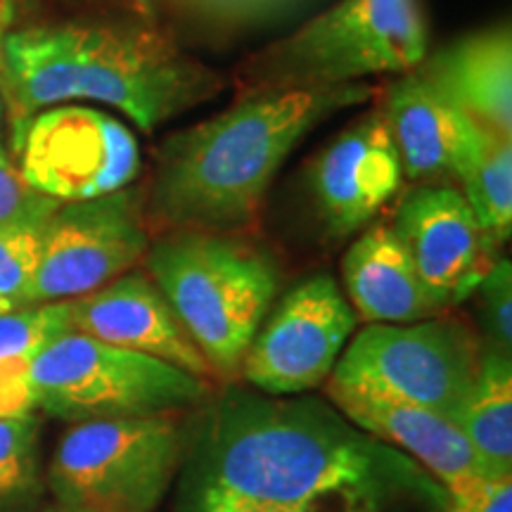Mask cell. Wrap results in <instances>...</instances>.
Returning a JSON list of instances; mask_svg holds the SVG:
<instances>
[{"label": "cell", "instance_id": "obj_23", "mask_svg": "<svg viewBox=\"0 0 512 512\" xmlns=\"http://www.w3.org/2000/svg\"><path fill=\"white\" fill-rule=\"evenodd\" d=\"M38 233L41 230L0 226V313L31 306Z\"/></svg>", "mask_w": 512, "mask_h": 512}, {"label": "cell", "instance_id": "obj_11", "mask_svg": "<svg viewBox=\"0 0 512 512\" xmlns=\"http://www.w3.org/2000/svg\"><path fill=\"white\" fill-rule=\"evenodd\" d=\"M356 328V313L328 273L306 278L256 330L240 373L268 396L311 392L335 370Z\"/></svg>", "mask_w": 512, "mask_h": 512}, {"label": "cell", "instance_id": "obj_28", "mask_svg": "<svg viewBox=\"0 0 512 512\" xmlns=\"http://www.w3.org/2000/svg\"><path fill=\"white\" fill-rule=\"evenodd\" d=\"M5 117H8V107H5L3 93H0V159H3V162H10L8 143H5Z\"/></svg>", "mask_w": 512, "mask_h": 512}, {"label": "cell", "instance_id": "obj_16", "mask_svg": "<svg viewBox=\"0 0 512 512\" xmlns=\"http://www.w3.org/2000/svg\"><path fill=\"white\" fill-rule=\"evenodd\" d=\"M380 110L399 150L403 178L453 185L472 119L437 91L418 69L389 83Z\"/></svg>", "mask_w": 512, "mask_h": 512}, {"label": "cell", "instance_id": "obj_5", "mask_svg": "<svg viewBox=\"0 0 512 512\" xmlns=\"http://www.w3.org/2000/svg\"><path fill=\"white\" fill-rule=\"evenodd\" d=\"M427 55L420 0H339L249 67L252 91L325 88L366 76L406 74Z\"/></svg>", "mask_w": 512, "mask_h": 512}, {"label": "cell", "instance_id": "obj_7", "mask_svg": "<svg viewBox=\"0 0 512 512\" xmlns=\"http://www.w3.org/2000/svg\"><path fill=\"white\" fill-rule=\"evenodd\" d=\"M176 415L74 422L57 441L46 484L57 505L81 512H152L183 458Z\"/></svg>", "mask_w": 512, "mask_h": 512}, {"label": "cell", "instance_id": "obj_20", "mask_svg": "<svg viewBox=\"0 0 512 512\" xmlns=\"http://www.w3.org/2000/svg\"><path fill=\"white\" fill-rule=\"evenodd\" d=\"M458 190L496 247L512 233V138L472 119L456 166Z\"/></svg>", "mask_w": 512, "mask_h": 512}, {"label": "cell", "instance_id": "obj_1", "mask_svg": "<svg viewBox=\"0 0 512 512\" xmlns=\"http://www.w3.org/2000/svg\"><path fill=\"white\" fill-rule=\"evenodd\" d=\"M418 475L413 460L325 401L233 389L211 411L197 453V508L382 512Z\"/></svg>", "mask_w": 512, "mask_h": 512}, {"label": "cell", "instance_id": "obj_4", "mask_svg": "<svg viewBox=\"0 0 512 512\" xmlns=\"http://www.w3.org/2000/svg\"><path fill=\"white\" fill-rule=\"evenodd\" d=\"M145 266L214 377L238 375L278 294L273 256L235 233L176 230L147 247Z\"/></svg>", "mask_w": 512, "mask_h": 512}, {"label": "cell", "instance_id": "obj_18", "mask_svg": "<svg viewBox=\"0 0 512 512\" xmlns=\"http://www.w3.org/2000/svg\"><path fill=\"white\" fill-rule=\"evenodd\" d=\"M344 297L366 323H415L439 316L411 254L392 226H373L342 259Z\"/></svg>", "mask_w": 512, "mask_h": 512}, {"label": "cell", "instance_id": "obj_29", "mask_svg": "<svg viewBox=\"0 0 512 512\" xmlns=\"http://www.w3.org/2000/svg\"><path fill=\"white\" fill-rule=\"evenodd\" d=\"M12 15H15V3L12 0H0V38L8 34Z\"/></svg>", "mask_w": 512, "mask_h": 512}, {"label": "cell", "instance_id": "obj_19", "mask_svg": "<svg viewBox=\"0 0 512 512\" xmlns=\"http://www.w3.org/2000/svg\"><path fill=\"white\" fill-rule=\"evenodd\" d=\"M456 430L486 477H512V361L494 347L482 349L479 368L456 418Z\"/></svg>", "mask_w": 512, "mask_h": 512}, {"label": "cell", "instance_id": "obj_21", "mask_svg": "<svg viewBox=\"0 0 512 512\" xmlns=\"http://www.w3.org/2000/svg\"><path fill=\"white\" fill-rule=\"evenodd\" d=\"M41 420L34 413L0 420V512H19L41 496Z\"/></svg>", "mask_w": 512, "mask_h": 512}, {"label": "cell", "instance_id": "obj_3", "mask_svg": "<svg viewBox=\"0 0 512 512\" xmlns=\"http://www.w3.org/2000/svg\"><path fill=\"white\" fill-rule=\"evenodd\" d=\"M366 81L245 93L233 107L164 140L150 207L178 230L233 233L264 202L280 166L313 128L373 98Z\"/></svg>", "mask_w": 512, "mask_h": 512}, {"label": "cell", "instance_id": "obj_15", "mask_svg": "<svg viewBox=\"0 0 512 512\" xmlns=\"http://www.w3.org/2000/svg\"><path fill=\"white\" fill-rule=\"evenodd\" d=\"M328 392L332 406L358 430L370 437L392 444L399 451L430 470L441 484H451L460 477L477 475L482 465L467 444L463 434L453 422L441 415L415 406L396 396H389L377 389L361 384L337 382L328 377Z\"/></svg>", "mask_w": 512, "mask_h": 512}, {"label": "cell", "instance_id": "obj_30", "mask_svg": "<svg viewBox=\"0 0 512 512\" xmlns=\"http://www.w3.org/2000/svg\"><path fill=\"white\" fill-rule=\"evenodd\" d=\"M207 512H292V510H275V508H254V505H228V508H214Z\"/></svg>", "mask_w": 512, "mask_h": 512}, {"label": "cell", "instance_id": "obj_9", "mask_svg": "<svg viewBox=\"0 0 512 512\" xmlns=\"http://www.w3.org/2000/svg\"><path fill=\"white\" fill-rule=\"evenodd\" d=\"M17 171L50 200L86 202L136 181L140 147L133 131L95 105H55L15 133Z\"/></svg>", "mask_w": 512, "mask_h": 512}, {"label": "cell", "instance_id": "obj_10", "mask_svg": "<svg viewBox=\"0 0 512 512\" xmlns=\"http://www.w3.org/2000/svg\"><path fill=\"white\" fill-rule=\"evenodd\" d=\"M147 247L138 190L60 204L38 233L31 304L69 302L98 290L145 259Z\"/></svg>", "mask_w": 512, "mask_h": 512}, {"label": "cell", "instance_id": "obj_14", "mask_svg": "<svg viewBox=\"0 0 512 512\" xmlns=\"http://www.w3.org/2000/svg\"><path fill=\"white\" fill-rule=\"evenodd\" d=\"M74 332L114 347L155 356L185 373L211 380L214 370L150 275L128 271L72 299Z\"/></svg>", "mask_w": 512, "mask_h": 512}, {"label": "cell", "instance_id": "obj_22", "mask_svg": "<svg viewBox=\"0 0 512 512\" xmlns=\"http://www.w3.org/2000/svg\"><path fill=\"white\" fill-rule=\"evenodd\" d=\"M74 332L72 299L69 302L31 304L0 313V361H31L55 339Z\"/></svg>", "mask_w": 512, "mask_h": 512}, {"label": "cell", "instance_id": "obj_12", "mask_svg": "<svg viewBox=\"0 0 512 512\" xmlns=\"http://www.w3.org/2000/svg\"><path fill=\"white\" fill-rule=\"evenodd\" d=\"M392 228L439 311L472 297L498 261V247L456 185H420L399 204Z\"/></svg>", "mask_w": 512, "mask_h": 512}, {"label": "cell", "instance_id": "obj_17", "mask_svg": "<svg viewBox=\"0 0 512 512\" xmlns=\"http://www.w3.org/2000/svg\"><path fill=\"white\" fill-rule=\"evenodd\" d=\"M418 72L458 110L512 138V36L508 24L458 38L425 55Z\"/></svg>", "mask_w": 512, "mask_h": 512}, {"label": "cell", "instance_id": "obj_13", "mask_svg": "<svg viewBox=\"0 0 512 512\" xmlns=\"http://www.w3.org/2000/svg\"><path fill=\"white\" fill-rule=\"evenodd\" d=\"M401 181V157L380 107L344 128L309 171L313 204L332 238L366 228L392 202Z\"/></svg>", "mask_w": 512, "mask_h": 512}, {"label": "cell", "instance_id": "obj_24", "mask_svg": "<svg viewBox=\"0 0 512 512\" xmlns=\"http://www.w3.org/2000/svg\"><path fill=\"white\" fill-rule=\"evenodd\" d=\"M57 207L60 202L31 188L15 164L0 159V226L41 230Z\"/></svg>", "mask_w": 512, "mask_h": 512}, {"label": "cell", "instance_id": "obj_27", "mask_svg": "<svg viewBox=\"0 0 512 512\" xmlns=\"http://www.w3.org/2000/svg\"><path fill=\"white\" fill-rule=\"evenodd\" d=\"M36 411V394L31 384L29 361L10 358L0 361V420L24 418Z\"/></svg>", "mask_w": 512, "mask_h": 512}, {"label": "cell", "instance_id": "obj_26", "mask_svg": "<svg viewBox=\"0 0 512 512\" xmlns=\"http://www.w3.org/2000/svg\"><path fill=\"white\" fill-rule=\"evenodd\" d=\"M446 512H512V477L477 475L446 484Z\"/></svg>", "mask_w": 512, "mask_h": 512}, {"label": "cell", "instance_id": "obj_31", "mask_svg": "<svg viewBox=\"0 0 512 512\" xmlns=\"http://www.w3.org/2000/svg\"><path fill=\"white\" fill-rule=\"evenodd\" d=\"M43 512H81V510H72V508H64V505H50V508H46Z\"/></svg>", "mask_w": 512, "mask_h": 512}, {"label": "cell", "instance_id": "obj_8", "mask_svg": "<svg viewBox=\"0 0 512 512\" xmlns=\"http://www.w3.org/2000/svg\"><path fill=\"white\" fill-rule=\"evenodd\" d=\"M479 356L475 335L456 320L370 323L342 351L330 380L377 389L456 422Z\"/></svg>", "mask_w": 512, "mask_h": 512}, {"label": "cell", "instance_id": "obj_2", "mask_svg": "<svg viewBox=\"0 0 512 512\" xmlns=\"http://www.w3.org/2000/svg\"><path fill=\"white\" fill-rule=\"evenodd\" d=\"M221 88L219 72L143 24H36L0 38L12 136L41 110L72 102L112 107L150 133Z\"/></svg>", "mask_w": 512, "mask_h": 512}, {"label": "cell", "instance_id": "obj_6", "mask_svg": "<svg viewBox=\"0 0 512 512\" xmlns=\"http://www.w3.org/2000/svg\"><path fill=\"white\" fill-rule=\"evenodd\" d=\"M36 408L67 422L176 415L211 394L209 380L69 332L29 361Z\"/></svg>", "mask_w": 512, "mask_h": 512}, {"label": "cell", "instance_id": "obj_25", "mask_svg": "<svg viewBox=\"0 0 512 512\" xmlns=\"http://www.w3.org/2000/svg\"><path fill=\"white\" fill-rule=\"evenodd\" d=\"M479 309H482V323L489 332L491 344L503 354L512 349V266L508 259H498L482 283L477 285Z\"/></svg>", "mask_w": 512, "mask_h": 512}]
</instances>
